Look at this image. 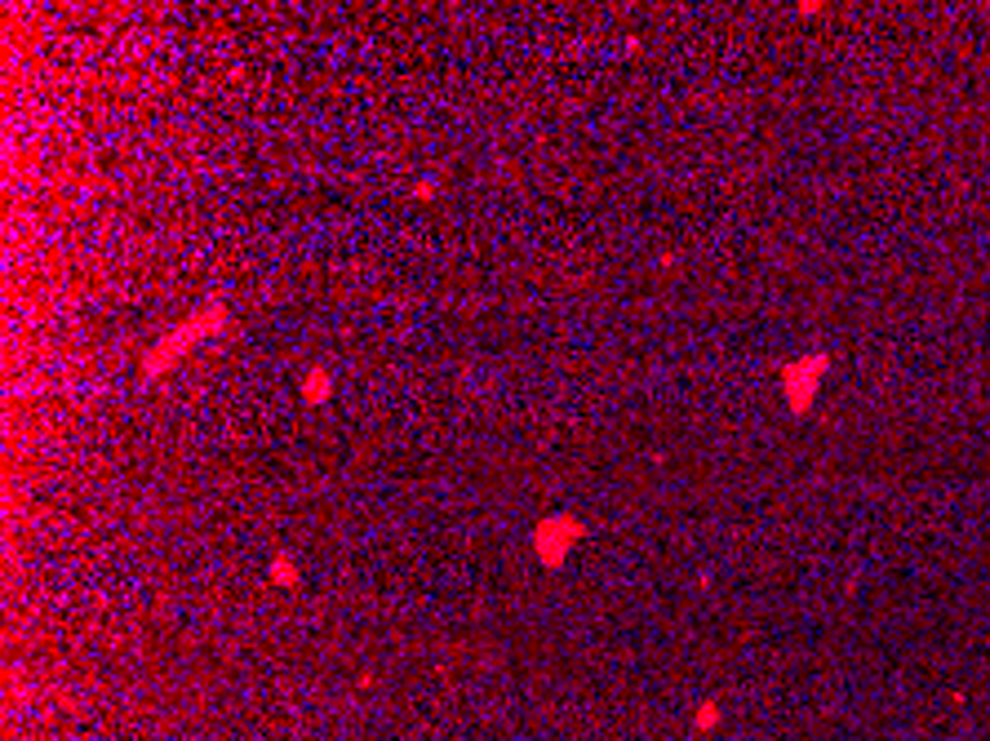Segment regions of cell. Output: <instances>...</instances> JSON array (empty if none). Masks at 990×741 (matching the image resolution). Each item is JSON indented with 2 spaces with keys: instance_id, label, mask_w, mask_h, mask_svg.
I'll return each instance as SVG.
<instances>
[{
  "instance_id": "cell-1",
  "label": "cell",
  "mask_w": 990,
  "mask_h": 741,
  "mask_svg": "<svg viewBox=\"0 0 990 741\" xmlns=\"http://www.w3.org/2000/svg\"><path fill=\"white\" fill-rule=\"evenodd\" d=\"M218 320H222V307H218V302H214V307H209V311H196V316H191L187 324H178V329L169 333V338H165V342H160L156 351L147 355L143 373H147V378H156V373H165V369H169V364H174V360H183V351H187V347H196L200 338H209V329H214Z\"/></svg>"
},
{
  "instance_id": "cell-2",
  "label": "cell",
  "mask_w": 990,
  "mask_h": 741,
  "mask_svg": "<svg viewBox=\"0 0 990 741\" xmlns=\"http://www.w3.org/2000/svg\"><path fill=\"white\" fill-rule=\"evenodd\" d=\"M578 537H582L578 515L555 511V515H547V520L538 524V529H533V546H538V555L547 564H560L564 555H569V546H578Z\"/></svg>"
},
{
  "instance_id": "cell-3",
  "label": "cell",
  "mask_w": 990,
  "mask_h": 741,
  "mask_svg": "<svg viewBox=\"0 0 990 741\" xmlns=\"http://www.w3.org/2000/svg\"><path fill=\"white\" fill-rule=\"evenodd\" d=\"M329 387H333V378H329V369H311L307 373V382H302V395H307L311 404H320L329 395Z\"/></svg>"
},
{
  "instance_id": "cell-4",
  "label": "cell",
  "mask_w": 990,
  "mask_h": 741,
  "mask_svg": "<svg viewBox=\"0 0 990 741\" xmlns=\"http://www.w3.org/2000/svg\"><path fill=\"white\" fill-rule=\"evenodd\" d=\"M271 573H280V577H285V582H289V577H294V564H289V560H285V555H280V560H276V564H271Z\"/></svg>"
}]
</instances>
